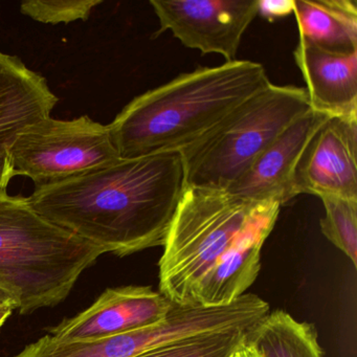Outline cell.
<instances>
[{
	"label": "cell",
	"mask_w": 357,
	"mask_h": 357,
	"mask_svg": "<svg viewBox=\"0 0 357 357\" xmlns=\"http://www.w3.org/2000/svg\"><path fill=\"white\" fill-rule=\"evenodd\" d=\"M206 329V317L200 309L174 305L162 323L151 327L87 342H61L49 334L14 357H135L172 340L204 333Z\"/></svg>",
	"instance_id": "8fae6325"
},
{
	"label": "cell",
	"mask_w": 357,
	"mask_h": 357,
	"mask_svg": "<svg viewBox=\"0 0 357 357\" xmlns=\"http://www.w3.org/2000/svg\"><path fill=\"white\" fill-rule=\"evenodd\" d=\"M101 0H26L20 3L24 15L47 24H68L89 20Z\"/></svg>",
	"instance_id": "ac0fdd59"
},
{
	"label": "cell",
	"mask_w": 357,
	"mask_h": 357,
	"mask_svg": "<svg viewBox=\"0 0 357 357\" xmlns=\"http://www.w3.org/2000/svg\"><path fill=\"white\" fill-rule=\"evenodd\" d=\"M271 83L248 60L198 68L137 96L108 126L121 158L179 152Z\"/></svg>",
	"instance_id": "3957f363"
},
{
	"label": "cell",
	"mask_w": 357,
	"mask_h": 357,
	"mask_svg": "<svg viewBox=\"0 0 357 357\" xmlns=\"http://www.w3.org/2000/svg\"><path fill=\"white\" fill-rule=\"evenodd\" d=\"M300 39L333 52L357 51L354 0H294Z\"/></svg>",
	"instance_id": "5bb4252c"
},
{
	"label": "cell",
	"mask_w": 357,
	"mask_h": 357,
	"mask_svg": "<svg viewBox=\"0 0 357 357\" xmlns=\"http://www.w3.org/2000/svg\"><path fill=\"white\" fill-rule=\"evenodd\" d=\"M7 153L14 177H29L36 187L121 160L109 126L86 114L68 121L43 119L20 131Z\"/></svg>",
	"instance_id": "8992f818"
},
{
	"label": "cell",
	"mask_w": 357,
	"mask_h": 357,
	"mask_svg": "<svg viewBox=\"0 0 357 357\" xmlns=\"http://www.w3.org/2000/svg\"><path fill=\"white\" fill-rule=\"evenodd\" d=\"M185 190L181 152L121 158L35 188L29 200L47 220L104 252L130 256L162 246Z\"/></svg>",
	"instance_id": "6da1fadb"
},
{
	"label": "cell",
	"mask_w": 357,
	"mask_h": 357,
	"mask_svg": "<svg viewBox=\"0 0 357 357\" xmlns=\"http://www.w3.org/2000/svg\"><path fill=\"white\" fill-rule=\"evenodd\" d=\"M245 337L262 357H324L314 325L283 310L269 311Z\"/></svg>",
	"instance_id": "9a60e30c"
},
{
	"label": "cell",
	"mask_w": 357,
	"mask_h": 357,
	"mask_svg": "<svg viewBox=\"0 0 357 357\" xmlns=\"http://www.w3.org/2000/svg\"><path fill=\"white\" fill-rule=\"evenodd\" d=\"M16 307L12 304L3 305V306H0V329L5 325L7 319L11 317L13 311L15 310Z\"/></svg>",
	"instance_id": "7402d4cb"
},
{
	"label": "cell",
	"mask_w": 357,
	"mask_h": 357,
	"mask_svg": "<svg viewBox=\"0 0 357 357\" xmlns=\"http://www.w3.org/2000/svg\"><path fill=\"white\" fill-rule=\"evenodd\" d=\"M321 199L325 208V217L321 219V233L356 267L357 199L337 196Z\"/></svg>",
	"instance_id": "e0dca14e"
},
{
	"label": "cell",
	"mask_w": 357,
	"mask_h": 357,
	"mask_svg": "<svg viewBox=\"0 0 357 357\" xmlns=\"http://www.w3.org/2000/svg\"><path fill=\"white\" fill-rule=\"evenodd\" d=\"M173 306L148 286L108 288L89 308L50 328V335L61 342L123 335L162 323Z\"/></svg>",
	"instance_id": "ba28073f"
},
{
	"label": "cell",
	"mask_w": 357,
	"mask_h": 357,
	"mask_svg": "<svg viewBox=\"0 0 357 357\" xmlns=\"http://www.w3.org/2000/svg\"><path fill=\"white\" fill-rule=\"evenodd\" d=\"M245 333L242 330H227L185 336L135 357H229Z\"/></svg>",
	"instance_id": "2e32d148"
},
{
	"label": "cell",
	"mask_w": 357,
	"mask_h": 357,
	"mask_svg": "<svg viewBox=\"0 0 357 357\" xmlns=\"http://www.w3.org/2000/svg\"><path fill=\"white\" fill-rule=\"evenodd\" d=\"M13 177L8 153H0V193L7 191L8 185Z\"/></svg>",
	"instance_id": "ffe728a7"
},
{
	"label": "cell",
	"mask_w": 357,
	"mask_h": 357,
	"mask_svg": "<svg viewBox=\"0 0 357 357\" xmlns=\"http://www.w3.org/2000/svg\"><path fill=\"white\" fill-rule=\"evenodd\" d=\"M229 357H262V355L246 340L245 335H244V338L240 342L239 346L235 349V351L231 353Z\"/></svg>",
	"instance_id": "44dd1931"
},
{
	"label": "cell",
	"mask_w": 357,
	"mask_h": 357,
	"mask_svg": "<svg viewBox=\"0 0 357 357\" xmlns=\"http://www.w3.org/2000/svg\"><path fill=\"white\" fill-rule=\"evenodd\" d=\"M294 0H259L258 15L273 22L294 13Z\"/></svg>",
	"instance_id": "d6986e66"
},
{
	"label": "cell",
	"mask_w": 357,
	"mask_h": 357,
	"mask_svg": "<svg viewBox=\"0 0 357 357\" xmlns=\"http://www.w3.org/2000/svg\"><path fill=\"white\" fill-rule=\"evenodd\" d=\"M259 0H151L160 20L185 47L236 61L242 37L258 16Z\"/></svg>",
	"instance_id": "52a82bcc"
},
{
	"label": "cell",
	"mask_w": 357,
	"mask_h": 357,
	"mask_svg": "<svg viewBox=\"0 0 357 357\" xmlns=\"http://www.w3.org/2000/svg\"><path fill=\"white\" fill-rule=\"evenodd\" d=\"M281 206L185 187L160 257V292L178 306L229 305L252 285Z\"/></svg>",
	"instance_id": "7a4b0ae2"
},
{
	"label": "cell",
	"mask_w": 357,
	"mask_h": 357,
	"mask_svg": "<svg viewBox=\"0 0 357 357\" xmlns=\"http://www.w3.org/2000/svg\"><path fill=\"white\" fill-rule=\"evenodd\" d=\"M101 248L39 214L28 197L0 193V288L20 314L63 302Z\"/></svg>",
	"instance_id": "277c9868"
},
{
	"label": "cell",
	"mask_w": 357,
	"mask_h": 357,
	"mask_svg": "<svg viewBox=\"0 0 357 357\" xmlns=\"http://www.w3.org/2000/svg\"><path fill=\"white\" fill-rule=\"evenodd\" d=\"M58 101L45 77L0 51V153L20 131L50 118Z\"/></svg>",
	"instance_id": "4fadbf2b"
},
{
	"label": "cell",
	"mask_w": 357,
	"mask_h": 357,
	"mask_svg": "<svg viewBox=\"0 0 357 357\" xmlns=\"http://www.w3.org/2000/svg\"><path fill=\"white\" fill-rule=\"evenodd\" d=\"M330 116L309 110L289 125L236 179L227 193L254 204H287L298 196L296 165L309 139Z\"/></svg>",
	"instance_id": "30bf717a"
},
{
	"label": "cell",
	"mask_w": 357,
	"mask_h": 357,
	"mask_svg": "<svg viewBox=\"0 0 357 357\" xmlns=\"http://www.w3.org/2000/svg\"><path fill=\"white\" fill-rule=\"evenodd\" d=\"M357 116H330L303 150L294 173L298 195L357 199Z\"/></svg>",
	"instance_id": "9c48e42d"
},
{
	"label": "cell",
	"mask_w": 357,
	"mask_h": 357,
	"mask_svg": "<svg viewBox=\"0 0 357 357\" xmlns=\"http://www.w3.org/2000/svg\"><path fill=\"white\" fill-rule=\"evenodd\" d=\"M309 110L306 89L271 83L179 151L185 187L227 191L291 123Z\"/></svg>",
	"instance_id": "5b68a950"
},
{
	"label": "cell",
	"mask_w": 357,
	"mask_h": 357,
	"mask_svg": "<svg viewBox=\"0 0 357 357\" xmlns=\"http://www.w3.org/2000/svg\"><path fill=\"white\" fill-rule=\"evenodd\" d=\"M294 58L306 83L311 110L328 116H357V51H329L298 39Z\"/></svg>",
	"instance_id": "7c38bea8"
},
{
	"label": "cell",
	"mask_w": 357,
	"mask_h": 357,
	"mask_svg": "<svg viewBox=\"0 0 357 357\" xmlns=\"http://www.w3.org/2000/svg\"><path fill=\"white\" fill-rule=\"evenodd\" d=\"M12 304L16 307L17 309V304H16V301L14 300L13 296L9 294V292L6 291L3 288H0V306H3V305Z\"/></svg>",
	"instance_id": "603a6c76"
}]
</instances>
